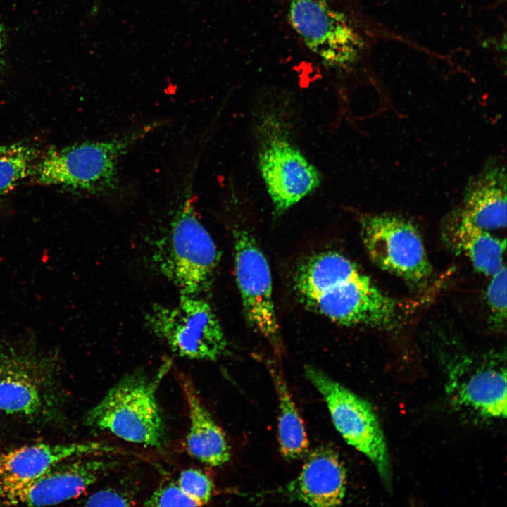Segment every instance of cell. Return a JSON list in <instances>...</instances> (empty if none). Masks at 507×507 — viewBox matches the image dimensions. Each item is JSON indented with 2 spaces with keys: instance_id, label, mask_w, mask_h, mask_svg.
<instances>
[{
  "instance_id": "cell-1",
  "label": "cell",
  "mask_w": 507,
  "mask_h": 507,
  "mask_svg": "<svg viewBox=\"0 0 507 507\" xmlns=\"http://www.w3.org/2000/svg\"><path fill=\"white\" fill-rule=\"evenodd\" d=\"M294 281L305 306L337 324L390 330L403 318L402 304L338 252L309 256L298 267Z\"/></svg>"
},
{
  "instance_id": "cell-2",
  "label": "cell",
  "mask_w": 507,
  "mask_h": 507,
  "mask_svg": "<svg viewBox=\"0 0 507 507\" xmlns=\"http://www.w3.org/2000/svg\"><path fill=\"white\" fill-rule=\"evenodd\" d=\"M162 124L156 120L106 139L51 146L42 152L29 181L74 194H113L120 186L121 159Z\"/></svg>"
},
{
  "instance_id": "cell-3",
  "label": "cell",
  "mask_w": 507,
  "mask_h": 507,
  "mask_svg": "<svg viewBox=\"0 0 507 507\" xmlns=\"http://www.w3.org/2000/svg\"><path fill=\"white\" fill-rule=\"evenodd\" d=\"M268 96L258 106L254 132L260 175L280 217L314 192L321 176L293 139L286 104Z\"/></svg>"
},
{
  "instance_id": "cell-4",
  "label": "cell",
  "mask_w": 507,
  "mask_h": 507,
  "mask_svg": "<svg viewBox=\"0 0 507 507\" xmlns=\"http://www.w3.org/2000/svg\"><path fill=\"white\" fill-rule=\"evenodd\" d=\"M193 197L192 185H187L168 232L156 243L153 260L180 294L201 296L210 288L220 253L197 216Z\"/></svg>"
},
{
  "instance_id": "cell-5",
  "label": "cell",
  "mask_w": 507,
  "mask_h": 507,
  "mask_svg": "<svg viewBox=\"0 0 507 507\" xmlns=\"http://www.w3.org/2000/svg\"><path fill=\"white\" fill-rule=\"evenodd\" d=\"M158 383L142 372L125 375L87 413L86 425L128 442L161 446L165 428L156 396Z\"/></svg>"
},
{
  "instance_id": "cell-6",
  "label": "cell",
  "mask_w": 507,
  "mask_h": 507,
  "mask_svg": "<svg viewBox=\"0 0 507 507\" xmlns=\"http://www.w3.org/2000/svg\"><path fill=\"white\" fill-rule=\"evenodd\" d=\"M289 24L305 46L328 70L344 72L359 60L361 35L332 0H285Z\"/></svg>"
},
{
  "instance_id": "cell-7",
  "label": "cell",
  "mask_w": 507,
  "mask_h": 507,
  "mask_svg": "<svg viewBox=\"0 0 507 507\" xmlns=\"http://www.w3.org/2000/svg\"><path fill=\"white\" fill-rule=\"evenodd\" d=\"M145 321L153 334L180 357L215 361L226 351L220 322L201 296L180 294L174 305L153 304Z\"/></svg>"
},
{
  "instance_id": "cell-8",
  "label": "cell",
  "mask_w": 507,
  "mask_h": 507,
  "mask_svg": "<svg viewBox=\"0 0 507 507\" xmlns=\"http://www.w3.org/2000/svg\"><path fill=\"white\" fill-rule=\"evenodd\" d=\"M361 236L371 260L382 270L416 287L427 284L432 268L421 235L406 218L394 213L360 218Z\"/></svg>"
},
{
  "instance_id": "cell-9",
  "label": "cell",
  "mask_w": 507,
  "mask_h": 507,
  "mask_svg": "<svg viewBox=\"0 0 507 507\" xmlns=\"http://www.w3.org/2000/svg\"><path fill=\"white\" fill-rule=\"evenodd\" d=\"M304 374L325 400L338 432L349 445L366 456L383 481L389 484L386 442L369 403L317 368L306 366Z\"/></svg>"
},
{
  "instance_id": "cell-10",
  "label": "cell",
  "mask_w": 507,
  "mask_h": 507,
  "mask_svg": "<svg viewBox=\"0 0 507 507\" xmlns=\"http://www.w3.org/2000/svg\"><path fill=\"white\" fill-rule=\"evenodd\" d=\"M234 232V271L244 315L250 326L278 351L280 337L269 264L247 231Z\"/></svg>"
},
{
  "instance_id": "cell-11",
  "label": "cell",
  "mask_w": 507,
  "mask_h": 507,
  "mask_svg": "<svg viewBox=\"0 0 507 507\" xmlns=\"http://www.w3.org/2000/svg\"><path fill=\"white\" fill-rule=\"evenodd\" d=\"M115 461L77 458L23 482L0 483V506L57 504L82 494L110 472Z\"/></svg>"
},
{
  "instance_id": "cell-12",
  "label": "cell",
  "mask_w": 507,
  "mask_h": 507,
  "mask_svg": "<svg viewBox=\"0 0 507 507\" xmlns=\"http://www.w3.org/2000/svg\"><path fill=\"white\" fill-rule=\"evenodd\" d=\"M54 380L38 360L0 349V410L30 418L51 415L58 401Z\"/></svg>"
},
{
  "instance_id": "cell-13",
  "label": "cell",
  "mask_w": 507,
  "mask_h": 507,
  "mask_svg": "<svg viewBox=\"0 0 507 507\" xmlns=\"http://www.w3.org/2000/svg\"><path fill=\"white\" fill-rule=\"evenodd\" d=\"M465 360L450 372L447 390L453 401L485 417L506 416V372L500 361Z\"/></svg>"
},
{
  "instance_id": "cell-14",
  "label": "cell",
  "mask_w": 507,
  "mask_h": 507,
  "mask_svg": "<svg viewBox=\"0 0 507 507\" xmlns=\"http://www.w3.org/2000/svg\"><path fill=\"white\" fill-rule=\"evenodd\" d=\"M113 451L114 447L99 442L21 446L0 454V483L26 482L61 462Z\"/></svg>"
},
{
  "instance_id": "cell-15",
  "label": "cell",
  "mask_w": 507,
  "mask_h": 507,
  "mask_svg": "<svg viewBox=\"0 0 507 507\" xmlns=\"http://www.w3.org/2000/svg\"><path fill=\"white\" fill-rule=\"evenodd\" d=\"M288 495L312 506L339 505L346 489V472L337 453L319 447L311 452L298 476L287 486Z\"/></svg>"
},
{
  "instance_id": "cell-16",
  "label": "cell",
  "mask_w": 507,
  "mask_h": 507,
  "mask_svg": "<svg viewBox=\"0 0 507 507\" xmlns=\"http://www.w3.org/2000/svg\"><path fill=\"white\" fill-rule=\"evenodd\" d=\"M468 219L485 231L506 226V174L504 166L489 161L484 168L469 180L463 206Z\"/></svg>"
},
{
  "instance_id": "cell-17",
  "label": "cell",
  "mask_w": 507,
  "mask_h": 507,
  "mask_svg": "<svg viewBox=\"0 0 507 507\" xmlns=\"http://www.w3.org/2000/svg\"><path fill=\"white\" fill-rule=\"evenodd\" d=\"M442 232L444 242L458 254L465 255L479 273L491 277L505 265L506 239L475 225L461 208L445 218Z\"/></svg>"
},
{
  "instance_id": "cell-18",
  "label": "cell",
  "mask_w": 507,
  "mask_h": 507,
  "mask_svg": "<svg viewBox=\"0 0 507 507\" xmlns=\"http://www.w3.org/2000/svg\"><path fill=\"white\" fill-rule=\"evenodd\" d=\"M182 387L189 419L186 437L188 453L210 466L225 464L229 461L230 453L224 432L201 401L192 381L183 377Z\"/></svg>"
},
{
  "instance_id": "cell-19",
  "label": "cell",
  "mask_w": 507,
  "mask_h": 507,
  "mask_svg": "<svg viewBox=\"0 0 507 507\" xmlns=\"http://www.w3.org/2000/svg\"><path fill=\"white\" fill-rule=\"evenodd\" d=\"M270 372L277 398V439L280 451L286 459L301 458L308 453L309 446L303 421L281 370L272 365Z\"/></svg>"
},
{
  "instance_id": "cell-20",
  "label": "cell",
  "mask_w": 507,
  "mask_h": 507,
  "mask_svg": "<svg viewBox=\"0 0 507 507\" xmlns=\"http://www.w3.org/2000/svg\"><path fill=\"white\" fill-rule=\"evenodd\" d=\"M42 152L33 141L0 144V198L30 180Z\"/></svg>"
},
{
  "instance_id": "cell-21",
  "label": "cell",
  "mask_w": 507,
  "mask_h": 507,
  "mask_svg": "<svg viewBox=\"0 0 507 507\" xmlns=\"http://www.w3.org/2000/svg\"><path fill=\"white\" fill-rule=\"evenodd\" d=\"M506 268L503 265L490 277L485 292V301L491 321L502 327L506 320Z\"/></svg>"
},
{
  "instance_id": "cell-22",
  "label": "cell",
  "mask_w": 507,
  "mask_h": 507,
  "mask_svg": "<svg viewBox=\"0 0 507 507\" xmlns=\"http://www.w3.org/2000/svg\"><path fill=\"white\" fill-rule=\"evenodd\" d=\"M177 484L198 504V506L207 504L212 497L213 482L200 470L195 468L184 470L180 474Z\"/></svg>"
},
{
  "instance_id": "cell-23",
  "label": "cell",
  "mask_w": 507,
  "mask_h": 507,
  "mask_svg": "<svg viewBox=\"0 0 507 507\" xmlns=\"http://www.w3.org/2000/svg\"><path fill=\"white\" fill-rule=\"evenodd\" d=\"M148 506H198L178 486L168 483L157 489L146 501Z\"/></svg>"
},
{
  "instance_id": "cell-24",
  "label": "cell",
  "mask_w": 507,
  "mask_h": 507,
  "mask_svg": "<svg viewBox=\"0 0 507 507\" xmlns=\"http://www.w3.org/2000/svg\"><path fill=\"white\" fill-rule=\"evenodd\" d=\"M86 506H128L130 499L118 491L106 489L98 491L83 502Z\"/></svg>"
},
{
  "instance_id": "cell-25",
  "label": "cell",
  "mask_w": 507,
  "mask_h": 507,
  "mask_svg": "<svg viewBox=\"0 0 507 507\" xmlns=\"http://www.w3.org/2000/svg\"><path fill=\"white\" fill-rule=\"evenodd\" d=\"M5 44H6L5 31H4L3 26L0 23V70H1V69L2 68V65L4 63Z\"/></svg>"
},
{
  "instance_id": "cell-26",
  "label": "cell",
  "mask_w": 507,
  "mask_h": 507,
  "mask_svg": "<svg viewBox=\"0 0 507 507\" xmlns=\"http://www.w3.org/2000/svg\"><path fill=\"white\" fill-rule=\"evenodd\" d=\"M92 12L95 13L98 10V0H92Z\"/></svg>"
}]
</instances>
